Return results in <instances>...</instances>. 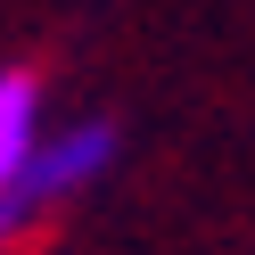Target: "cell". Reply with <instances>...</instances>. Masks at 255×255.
<instances>
[{"mask_svg":"<svg viewBox=\"0 0 255 255\" xmlns=\"http://www.w3.org/2000/svg\"><path fill=\"white\" fill-rule=\"evenodd\" d=\"M116 124L107 116H91V124H66V132H41V148H33V165H25V198H33V214H50V206H66V198H83L91 181H107V165H116Z\"/></svg>","mask_w":255,"mask_h":255,"instance_id":"cell-1","label":"cell"},{"mask_svg":"<svg viewBox=\"0 0 255 255\" xmlns=\"http://www.w3.org/2000/svg\"><path fill=\"white\" fill-rule=\"evenodd\" d=\"M41 148V74L33 66H0V189L25 181Z\"/></svg>","mask_w":255,"mask_h":255,"instance_id":"cell-2","label":"cell"}]
</instances>
